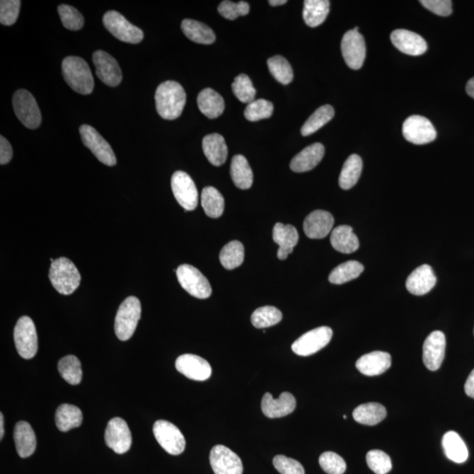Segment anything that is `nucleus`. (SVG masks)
I'll use <instances>...</instances> for the list:
<instances>
[{
	"label": "nucleus",
	"instance_id": "9b49d317",
	"mask_svg": "<svg viewBox=\"0 0 474 474\" xmlns=\"http://www.w3.org/2000/svg\"><path fill=\"white\" fill-rule=\"evenodd\" d=\"M333 331L329 327H319L302 335L291 345V349L299 356L308 357L315 354L329 345Z\"/></svg>",
	"mask_w": 474,
	"mask_h": 474
},
{
	"label": "nucleus",
	"instance_id": "4c0bfd02",
	"mask_svg": "<svg viewBox=\"0 0 474 474\" xmlns=\"http://www.w3.org/2000/svg\"><path fill=\"white\" fill-rule=\"evenodd\" d=\"M202 206L207 216L221 217L224 212V199L221 193L212 187L203 189L202 193Z\"/></svg>",
	"mask_w": 474,
	"mask_h": 474
},
{
	"label": "nucleus",
	"instance_id": "5701e85b",
	"mask_svg": "<svg viewBox=\"0 0 474 474\" xmlns=\"http://www.w3.org/2000/svg\"><path fill=\"white\" fill-rule=\"evenodd\" d=\"M392 364L391 355L384 352H374L357 361V369L366 376H377L388 371Z\"/></svg>",
	"mask_w": 474,
	"mask_h": 474
},
{
	"label": "nucleus",
	"instance_id": "a211bd4d",
	"mask_svg": "<svg viewBox=\"0 0 474 474\" xmlns=\"http://www.w3.org/2000/svg\"><path fill=\"white\" fill-rule=\"evenodd\" d=\"M93 64L96 67L98 78L105 85L115 87L122 80V73L118 62L103 50H98L93 53Z\"/></svg>",
	"mask_w": 474,
	"mask_h": 474
},
{
	"label": "nucleus",
	"instance_id": "bb28decb",
	"mask_svg": "<svg viewBox=\"0 0 474 474\" xmlns=\"http://www.w3.org/2000/svg\"><path fill=\"white\" fill-rule=\"evenodd\" d=\"M16 451L21 458L30 457L36 449V437L30 424L25 421L17 422L13 432Z\"/></svg>",
	"mask_w": 474,
	"mask_h": 474
},
{
	"label": "nucleus",
	"instance_id": "412c9836",
	"mask_svg": "<svg viewBox=\"0 0 474 474\" xmlns=\"http://www.w3.org/2000/svg\"><path fill=\"white\" fill-rule=\"evenodd\" d=\"M262 413L269 418H280L293 413L296 407V400L291 393L284 392L278 399L273 398L270 393H266L262 399Z\"/></svg>",
	"mask_w": 474,
	"mask_h": 474
},
{
	"label": "nucleus",
	"instance_id": "052dcab7",
	"mask_svg": "<svg viewBox=\"0 0 474 474\" xmlns=\"http://www.w3.org/2000/svg\"><path fill=\"white\" fill-rule=\"evenodd\" d=\"M4 434H5V429H4V415L2 413H0V439H3Z\"/></svg>",
	"mask_w": 474,
	"mask_h": 474
},
{
	"label": "nucleus",
	"instance_id": "49530a36",
	"mask_svg": "<svg viewBox=\"0 0 474 474\" xmlns=\"http://www.w3.org/2000/svg\"><path fill=\"white\" fill-rule=\"evenodd\" d=\"M273 112L272 102L265 100H258L248 104L244 116L250 122H258L262 119L271 117Z\"/></svg>",
	"mask_w": 474,
	"mask_h": 474
},
{
	"label": "nucleus",
	"instance_id": "13d9d810",
	"mask_svg": "<svg viewBox=\"0 0 474 474\" xmlns=\"http://www.w3.org/2000/svg\"><path fill=\"white\" fill-rule=\"evenodd\" d=\"M466 93L470 97L474 98V78L470 79L468 85H466Z\"/></svg>",
	"mask_w": 474,
	"mask_h": 474
},
{
	"label": "nucleus",
	"instance_id": "4be33fe9",
	"mask_svg": "<svg viewBox=\"0 0 474 474\" xmlns=\"http://www.w3.org/2000/svg\"><path fill=\"white\" fill-rule=\"evenodd\" d=\"M334 217L324 210H316L306 217L304 229L306 236L311 239H323L330 234L334 226Z\"/></svg>",
	"mask_w": 474,
	"mask_h": 474
},
{
	"label": "nucleus",
	"instance_id": "f03ea898",
	"mask_svg": "<svg viewBox=\"0 0 474 474\" xmlns=\"http://www.w3.org/2000/svg\"><path fill=\"white\" fill-rule=\"evenodd\" d=\"M62 72L65 80L73 91L82 95L93 93L94 79L89 65L78 57L64 58L62 64Z\"/></svg>",
	"mask_w": 474,
	"mask_h": 474
},
{
	"label": "nucleus",
	"instance_id": "de8ad7c7",
	"mask_svg": "<svg viewBox=\"0 0 474 474\" xmlns=\"http://www.w3.org/2000/svg\"><path fill=\"white\" fill-rule=\"evenodd\" d=\"M58 13H59L64 27L69 30H80L85 24V19H83L82 14L71 6L61 5L58 6Z\"/></svg>",
	"mask_w": 474,
	"mask_h": 474
},
{
	"label": "nucleus",
	"instance_id": "c03bdc74",
	"mask_svg": "<svg viewBox=\"0 0 474 474\" xmlns=\"http://www.w3.org/2000/svg\"><path fill=\"white\" fill-rule=\"evenodd\" d=\"M268 68L277 81L288 85L294 79V71L289 62L282 56H275L267 61Z\"/></svg>",
	"mask_w": 474,
	"mask_h": 474
},
{
	"label": "nucleus",
	"instance_id": "9d476101",
	"mask_svg": "<svg viewBox=\"0 0 474 474\" xmlns=\"http://www.w3.org/2000/svg\"><path fill=\"white\" fill-rule=\"evenodd\" d=\"M171 189L175 199L185 211L195 210L198 206L199 192L195 182L187 173L178 170L171 177Z\"/></svg>",
	"mask_w": 474,
	"mask_h": 474
},
{
	"label": "nucleus",
	"instance_id": "20e7f679",
	"mask_svg": "<svg viewBox=\"0 0 474 474\" xmlns=\"http://www.w3.org/2000/svg\"><path fill=\"white\" fill-rule=\"evenodd\" d=\"M141 302L137 297H127L120 304L115 323L116 337L120 340L127 341L133 337L141 318Z\"/></svg>",
	"mask_w": 474,
	"mask_h": 474
},
{
	"label": "nucleus",
	"instance_id": "393cba45",
	"mask_svg": "<svg viewBox=\"0 0 474 474\" xmlns=\"http://www.w3.org/2000/svg\"><path fill=\"white\" fill-rule=\"evenodd\" d=\"M325 149L319 142L308 146L291 159V170L294 173H306L313 170L322 161Z\"/></svg>",
	"mask_w": 474,
	"mask_h": 474
},
{
	"label": "nucleus",
	"instance_id": "72a5a7b5",
	"mask_svg": "<svg viewBox=\"0 0 474 474\" xmlns=\"http://www.w3.org/2000/svg\"><path fill=\"white\" fill-rule=\"evenodd\" d=\"M386 410L383 405L371 403L360 405L353 411V418L359 424L374 426L384 420Z\"/></svg>",
	"mask_w": 474,
	"mask_h": 474
},
{
	"label": "nucleus",
	"instance_id": "c756f323",
	"mask_svg": "<svg viewBox=\"0 0 474 474\" xmlns=\"http://www.w3.org/2000/svg\"><path fill=\"white\" fill-rule=\"evenodd\" d=\"M197 102L200 111L207 118H217L224 112V98L213 89L206 88L202 91L197 98Z\"/></svg>",
	"mask_w": 474,
	"mask_h": 474
},
{
	"label": "nucleus",
	"instance_id": "37998d69",
	"mask_svg": "<svg viewBox=\"0 0 474 474\" xmlns=\"http://www.w3.org/2000/svg\"><path fill=\"white\" fill-rule=\"evenodd\" d=\"M282 320V311L272 306L258 308L251 316V323L257 329H265V328L274 326Z\"/></svg>",
	"mask_w": 474,
	"mask_h": 474
},
{
	"label": "nucleus",
	"instance_id": "7ed1b4c3",
	"mask_svg": "<svg viewBox=\"0 0 474 474\" xmlns=\"http://www.w3.org/2000/svg\"><path fill=\"white\" fill-rule=\"evenodd\" d=\"M49 278L54 289L64 295L74 293L81 282L78 268L67 258H57L51 264Z\"/></svg>",
	"mask_w": 474,
	"mask_h": 474
},
{
	"label": "nucleus",
	"instance_id": "ddd939ff",
	"mask_svg": "<svg viewBox=\"0 0 474 474\" xmlns=\"http://www.w3.org/2000/svg\"><path fill=\"white\" fill-rule=\"evenodd\" d=\"M403 134L405 139L417 145L429 144L437 138V131L433 124L420 115H412L405 120Z\"/></svg>",
	"mask_w": 474,
	"mask_h": 474
},
{
	"label": "nucleus",
	"instance_id": "cd10ccee",
	"mask_svg": "<svg viewBox=\"0 0 474 474\" xmlns=\"http://www.w3.org/2000/svg\"><path fill=\"white\" fill-rule=\"evenodd\" d=\"M204 154L211 165L221 166L228 158V147L224 137L219 134H211L202 141Z\"/></svg>",
	"mask_w": 474,
	"mask_h": 474
},
{
	"label": "nucleus",
	"instance_id": "6e6552de",
	"mask_svg": "<svg viewBox=\"0 0 474 474\" xmlns=\"http://www.w3.org/2000/svg\"><path fill=\"white\" fill-rule=\"evenodd\" d=\"M105 28L120 41L137 45L144 39L141 29L131 24L116 11H108L103 17Z\"/></svg>",
	"mask_w": 474,
	"mask_h": 474
},
{
	"label": "nucleus",
	"instance_id": "f3484780",
	"mask_svg": "<svg viewBox=\"0 0 474 474\" xmlns=\"http://www.w3.org/2000/svg\"><path fill=\"white\" fill-rule=\"evenodd\" d=\"M446 339L442 331H434L428 335L422 348V359L429 371L439 370L446 356Z\"/></svg>",
	"mask_w": 474,
	"mask_h": 474
},
{
	"label": "nucleus",
	"instance_id": "ea45409f",
	"mask_svg": "<svg viewBox=\"0 0 474 474\" xmlns=\"http://www.w3.org/2000/svg\"><path fill=\"white\" fill-rule=\"evenodd\" d=\"M364 271V265L357 261H348L339 265L331 272L330 282L342 284L351 282L359 277Z\"/></svg>",
	"mask_w": 474,
	"mask_h": 474
},
{
	"label": "nucleus",
	"instance_id": "6e6d98bb",
	"mask_svg": "<svg viewBox=\"0 0 474 474\" xmlns=\"http://www.w3.org/2000/svg\"><path fill=\"white\" fill-rule=\"evenodd\" d=\"M13 158V149L5 137H0V163L1 166L8 163Z\"/></svg>",
	"mask_w": 474,
	"mask_h": 474
},
{
	"label": "nucleus",
	"instance_id": "423d86ee",
	"mask_svg": "<svg viewBox=\"0 0 474 474\" xmlns=\"http://www.w3.org/2000/svg\"><path fill=\"white\" fill-rule=\"evenodd\" d=\"M13 110L25 127L35 129L41 125L42 115L37 102L27 90H18L13 98Z\"/></svg>",
	"mask_w": 474,
	"mask_h": 474
},
{
	"label": "nucleus",
	"instance_id": "473e14b6",
	"mask_svg": "<svg viewBox=\"0 0 474 474\" xmlns=\"http://www.w3.org/2000/svg\"><path fill=\"white\" fill-rule=\"evenodd\" d=\"M181 29L187 37L200 45H212L215 42V35L209 25L193 20H184Z\"/></svg>",
	"mask_w": 474,
	"mask_h": 474
},
{
	"label": "nucleus",
	"instance_id": "a19ab883",
	"mask_svg": "<svg viewBox=\"0 0 474 474\" xmlns=\"http://www.w3.org/2000/svg\"><path fill=\"white\" fill-rule=\"evenodd\" d=\"M58 371L62 378L69 384L79 385L82 381L81 363L76 356L69 355L60 359L58 362Z\"/></svg>",
	"mask_w": 474,
	"mask_h": 474
},
{
	"label": "nucleus",
	"instance_id": "e433bc0d",
	"mask_svg": "<svg viewBox=\"0 0 474 474\" xmlns=\"http://www.w3.org/2000/svg\"><path fill=\"white\" fill-rule=\"evenodd\" d=\"M363 162L359 155L353 154L346 160L339 177V185L344 190L354 187L362 173Z\"/></svg>",
	"mask_w": 474,
	"mask_h": 474
},
{
	"label": "nucleus",
	"instance_id": "a18cd8bd",
	"mask_svg": "<svg viewBox=\"0 0 474 474\" xmlns=\"http://www.w3.org/2000/svg\"><path fill=\"white\" fill-rule=\"evenodd\" d=\"M232 90L235 96L243 103L250 104L256 97V89L249 76L245 74L236 76L234 83H232Z\"/></svg>",
	"mask_w": 474,
	"mask_h": 474
},
{
	"label": "nucleus",
	"instance_id": "39448f33",
	"mask_svg": "<svg viewBox=\"0 0 474 474\" xmlns=\"http://www.w3.org/2000/svg\"><path fill=\"white\" fill-rule=\"evenodd\" d=\"M14 344L21 357L31 359L38 351V337L34 322L28 316L21 317L13 331Z\"/></svg>",
	"mask_w": 474,
	"mask_h": 474
},
{
	"label": "nucleus",
	"instance_id": "8fccbe9b",
	"mask_svg": "<svg viewBox=\"0 0 474 474\" xmlns=\"http://www.w3.org/2000/svg\"><path fill=\"white\" fill-rule=\"evenodd\" d=\"M320 468L328 474H344L346 471L345 459L335 452L327 451L320 456Z\"/></svg>",
	"mask_w": 474,
	"mask_h": 474
},
{
	"label": "nucleus",
	"instance_id": "79ce46f5",
	"mask_svg": "<svg viewBox=\"0 0 474 474\" xmlns=\"http://www.w3.org/2000/svg\"><path fill=\"white\" fill-rule=\"evenodd\" d=\"M244 260V247L239 241H232L222 248L220 253L221 264L225 269L239 267Z\"/></svg>",
	"mask_w": 474,
	"mask_h": 474
},
{
	"label": "nucleus",
	"instance_id": "f8f14e48",
	"mask_svg": "<svg viewBox=\"0 0 474 474\" xmlns=\"http://www.w3.org/2000/svg\"><path fill=\"white\" fill-rule=\"evenodd\" d=\"M153 433L160 446L168 453L177 456L185 451V439L183 434L171 422L156 421L153 426Z\"/></svg>",
	"mask_w": 474,
	"mask_h": 474
},
{
	"label": "nucleus",
	"instance_id": "2f4dec72",
	"mask_svg": "<svg viewBox=\"0 0 474 474\" xmlns=\"http://www.w3.org/2000/svg\"><path fill=\"white\" fill-rule=\"evenodd\" d=\"M54 421H56L57 429L60 432H67L69 430L78 428L82 424V412L74 405H60L56 411Z\"/></svg>",
	"mask_w": 474,
	"mask_h": 474
},
{
	"label": "nucleus",
	"instance_id": "bf43d9fd",
	"mask_svg": "<svg viewBox=\"0 0 474 474\" xmlns=\"http://www.w3.org/2000/svg\"><path fill=\"white\" fill-rule=\"evenodd\" d=\"M287 3V0H270L269 1L270 5L272 6H282Z\"/></svg>",
	"mask_w": 474,
	"mask_h": 474
},
{
	"label": "nucleus",
	"instance_id": "aec40b11",
	"mask_svg": "<svg viewBox=\"0 0 474 474\" xmlns=\"http://www.w3.org/2000/svg\"><path fill=\"white\" fill-rule=\"evenodd\" d=\"M391 42L400 52L410 56H421L428 50V45L421 35L417 33L397 29L391 34Z\"/></svg>",
	"mask_w": 474,
	"mask_h": 474
},
{
	"label": "nucleus",
	"instance_id": "1a4fd4ad",
	"mask_svg": "<svg viewBox=\"0 0 474 474\" xmlns=\"http://www.w3.org/2000/svg\"><path fill=\"white\" fill-rule=\"evenodd\" d=\"M83 144L88 148L98 161L108 166H114L117 163L114 151L107 141L104 139L94 127L82 125L79 129Z\"/></svg>",
	"mask_w": 474,
	"mask_h": 474
},
{
	"label": "nucleus",
	"instance_id": "4d7b16f0",
	"mask_svg": "<svg viewBox=\"0 0 474 474\" xmlns=\"http://www.w3.org/2000/svg\"><path fill=\"white\" fill-rule=\"evenodd\" d=\"M465 391L466 395L474 399V369L470 374L468 381L466 382Z\"/></svg>",
	"mask_w": 474,
	"mask_h": 474
},
{
	"label": "nucleus",
	"instance_id": "6ab92c4d",
	"mask_svg": "<svg viewBox=\"0 0 474 474\" xmlns=\"http://www.w3.org/2000/svg\"><path fill=\"white\" fill-rule=\"evenodd\" d=\"M175 366L178 371L192 381H207L212 374V368L209 363L203 357L197 355H181L178 357Z\"/></svg>",
	"mask_w": 474,
	"mask_h": 474
},
{
	"label": "nucleus",
	"instance_id": "0eeeda50",
	"mask_svg": "<svg viewBox=\"0 0 474 474\" xmlns=\"http://www.w3.org/2000/svg\"><path fill=\"white\" fill-rule=\"evenodd\" d=\"M176 272L180 286L192 296L204 300L212 294L209 280L195 266L182 265Z\"/></svg>",
	"mask_w": 474,
	"mask_h": 474
},
{
	"label": "nucleus",
	"instance_id": "09e8293b",
	"mask_svg": "<svg viewBox=\"0 0 474 474\" xmlns=\"http://www.w3.org/2000/svg\"><path fill=\"white\" fill-rule=\"evenodd\" d=\"M368 466L376 474H386L391 471L392 461L386 452L379 450H373L366 455Z\"/></svg>",
	"mask_w": 474,
	"mask_h": 474
},
{
	"label": "nucleus",
	"instance_id": "4468645a",
	"mask_svg": "<svg viewBox=\"0 0 474 474\" xmlns=\"http://www.w3.org/2000/svg\"><path fill=\"white\" fill-rule=\"evenodd\" d=\"M341 50L346 64L352 70L363 67L366 56V42L359 31L349 30L342 39Z\"/></svg>",
	"mask_w": 474,
	"mask_h": 474
},
{
	"label": "nucleus",
	"instance_id": "c9c22d12",
	"mask_svg": "<svg viewBox=\"0 0 474 474\" xmlns=\"http://www.w3.org/2000/svg\"><path fill=\"white\" fill-rule=\"evenodd\" d=\"M330 5L327 0H306L304 9L306 24L311 28L322 25L330 13Z\"/></svg>",
	"mask_w": 474,
	"mask_h": 474
},
{
	"label": "nucleus",
	"instance_id": "a878e982",
	"mask_svg": "<svg viewBox=\"0 0 474 474\" xmlns=\"http://www.w3.org/2000/svg\"><path fill=\"white\" fill-rule=\"evenodd\" d=\"M272 238L279 245L278 258L286 260L299 242L297 229L290 224H277L273 228Z\"/></svg>",
	"mask_w": 474,
	"mask_h": 474
},
{
	"label": "nucleus",
	"instance_id": "f704fd0d",
	"mask_svg": "<svg viewBox=\"0 0 474 474\" xmlns=\"http://www.w3.org/2000/svg\"><path fill=\"white\" fill-rule=\"evenodd\" d=\"M231 175L236 187L243 190L250 189L253 184V173L249 162L242 155L233 158L231 166Z\"/></svg>",
	"mask_w": 474,
	"mask_h": 474
},
{
	"label": "nucleus",
	"instance_id": "7c9ffc66",
	"mask_svg": "<svg viewBox=\"0 0 474 474\" xmlns=\"http://www.w3.org/2000/svg\"><path fill=\"white\" fill-rule=\"evenodd\" d=\"M444 453L450 461L462 464L468 461V449L458 433L449 432L444 434L442 440Z\"/></svg>",
	"mask_w": 474,
	"mask_h": 474
},
{
	"label": "nucleus",
	"instance_id": "864d4df0",
	"mask_svg": "<svg viewBox=\"0 0 474 474\" xmlns=\"http://www.w3.org/2000/svg\"><path fill=\"white\" fill-rule=\"evenodd\" d=\"M273 466L282 474H305L304 466L294 458L278 455L273 458Z\"/></svg>",
	"mask_w": 474,
	"mask_h": 474
},
{
	"label": "nucleus",
	"instance_id": "58836bf2",
	"mask_svg": "<svg viewBox=\"0 0 474 474\" xmlns=\"http://www.w3.org/2000/svg\"><path fill=\"white\" fill-rule=\"evenodd\" d=\"M334 115L335 110L330 105H325L319 108L302 126V136L308 137L310 134L316 133L320 127L330 122L333 119Z\"/></svg>",
	"mask_w": 474,
	"mask_h": 474
},
{
	"label": "nucleus",
	"instance_id": "b1692460",
	"mask_svg": "<svg viewBox=\"0 0 474 474\" xmlns=\"http://www.w3.org/2000/svg\"><path fill=\"white\" fill-rule=\"evenodd\" d=\"M437 283L432 266L424 265L412 272L406 282V287L410 294L421 296L433 289Z\"/></svg>",
	"mask_w": 474,
	"mask_h": 474
},
{
	"label": "nucleus",
	"instance_id": "603ef678",
	"mask_svg": "<svg viewBox=\"0 0 474 474\" xmlns=\"http://www.w3.org/2000/svg\"><path fill=\"white\" fill-rule=\"evenodd\" d=\"M21 2L20 0H2L0 2V23L12 25L19 16Z\"/></svg>",
	"mask_w": 474,
	"mask_h": 474
},
{
	"label": "nucleus",
	"instance_id": "3c124183",
	"mask_svg": "<svg viewBox=\"0 0 474 474\" xmlns=\"http://www.w3.org/2000/svg\"><path fill=\"white\" fill-rule=\"evenodd\" d=\"M218 11L225 19L233 21L239 16H247L250 13V6L247 2L235 3L227 0V1H222L219 5Z\"/></svg>",
	"mask_w": 474,
	"mask_h": 474
},
{
	"label": "nucleus",
	"instance_id": "f257e3e1",
	"mask_svg": "<svg viewBox=\"0 0 474 474\" xmlns=\"http://www.w3.org/2000/svg\"><path fill=\"white\" fill-rule=\"evenodd\" d=\"M155 100L158 115L163 119L171 120L180 117L183 112L187 103V94L180 83L166 81L156 89Z\"/></svg>",
	"mask_w": 474,
	"mask_h": 474
},
{
	"label": "nucleus",
	"instance_id": "2eb2a0df",
	"mask_svg": "<svg viewBox=\"0 0 474 474\" xmlns=\"http://www.w3.org/2000/svg\"><path fill=\"white\" fill-rule=\"evenodd\" d=\"M107 446L118 454L126 453L132 446V436L127 422L115 417L108 422L105 432Z\"/></svg>",
	"mask_w": 474,
	"mask_h": 474
},
{
	"label": "nucleus",
	"instance_id": "dca6fc26",
	"mask_svg": "<svg viewBox=\"0 0 474 474\" xmlns=\"http://www.w3.org/2000/svg\"><path fill=\"white\" fill-rule=\"evenodd\" d=\"M210 465L214 474H243V462L234 451L224 446H215L210 452Z\"/></svg>",
	"mask_w": 474,
	"mask_h": 474
},
{
	"label": "nucleus",
	"instance_id": "5fc2aeb1",
	"mask_svg": "<svg viewBox=\"0 0 474 474\" xmlns=\"http://www.w3.org/2000/svg\"><path fill=\"white\" fill-rule=\"evenodd\" d=\"M426 9L439 16H449L452 13L451 0H422L420 1Z\"/></svg>",
	"mask_w": 474,
	"mask_h": 474
},
{
	"label": "nucleus",
	"instance_id": "c85d7f7f",
	"mask_svg": "<svg viewBox=\"0 0 474 474\" xmlns=\"http://www.w3.org/2000/svg\"><path fill=\"white\" fill-rule=\"evenodd\" d=\"M332 247L339 253L349 254L355 253L359 248V241L353 233L352 227L347 225L338 226L331 233Z\"/></svg>",
	"mask_w": 474,
	"mask_h": 474
}]
</instances>
